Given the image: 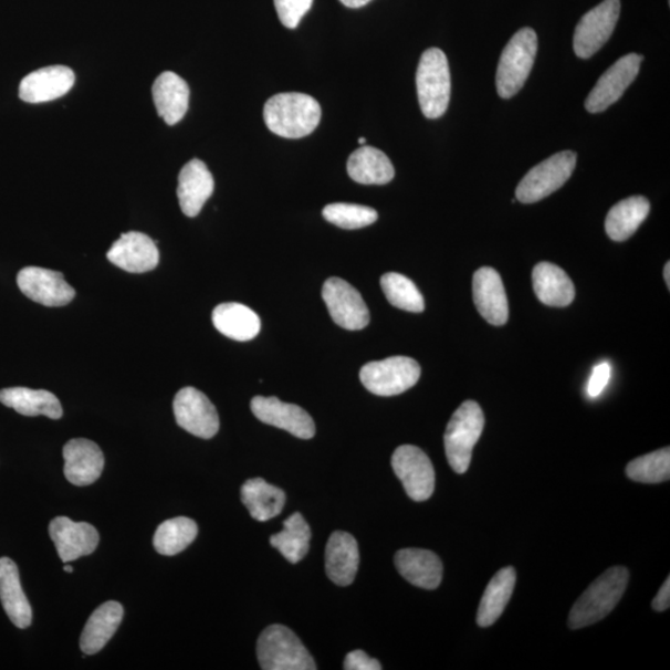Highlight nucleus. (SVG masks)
Returning a JSON list of instances; mask_svg holds the SVG:
<instances>
[{
    "instance_id": "nucleus-1",
    "label": "nucleus",
    "mask_w": 670,
    "mask_h": 670,
    "mask_svg": "<svg viewBox=\"0 0 670 670\" xmlns=\"http://www.w3.org/2000/svg\"><path fill=\"white\" fill-rule=\"evenodd\" d=\"M322 108L316 98L289 93L272 96L263 107V119L272 134L297 139L310 136L320 125Z\"/></svg>"
},
{
    "instance_id": "nucleus-2",
    "label": "nucleus",
    "mask_w": 670,
    "mask_h": 670,
    "mask_svg": "<svg viewBox=\"0 0 670 670\" xmlns=\"http://www.w3.org/2000/svg\"><path fill=\"white\" fill-rule=\"evenodd\" d=\"M629 580L624 566L608 568L582 595L568 616V626L580 629L600 622L621 600Z\"/></svg>"
},
{
    "instance_id": "nucleus-3",
    "label": "nucleus",
    "mask_w": 670,
    "mask_h": 670,
    "mask_svg": "<svg viewBox=\"0 0 670 670\" xmlns=\"http://www.w3.org/2000/svg\"><path fill=\"white\" fill-rule=\"evenodd\" d=\"M419 103L425 117L440 118L449 108L451 74L449 60L442 50L431 48L422 54L416 73Z\"/></svg>"
},
{
    "instance_id": "nucleus-4",
    "label": "nucleus",
    "mask_w": 670,
    "mask_h": 670,
    "mask_svg": "<svg viewBox=\"0 0 670 670\" xmlns=\"http://www.w3.org/2000/svg\"><path fill=\"white\" fill-rule=\"evenodd\" d=\"M484 429V415L475 401H465L452 415L444 433V450L451 469L463 474L470 469L474 446Z\"/></svg>"
},
{
    "instance_id": "nucleus-5",
    "label": "nucleus",
    "mask_w": 670,
    "mask_h": 670,
    "mask_svg": "<svg viewBox=\"0 0 670 670\" xmlns=\"http://www.w3.org/2000/svg\"><path fill=\"white\" fill-rule=\"evenodd\" d=\"M536 53L537 36L532 28H523L513 35L496 70V91L502 98H512L520 93L532 73Z\"/></svg>"
},
{
    "instance_id": "nucleus-6",
    "label": "nucleus",
    "mask_w": 670,
    "mask_h": 670,
    "mask_svg": "<svg viewBox=\"0 0 670 670\" xmlns=\"http://www.w3.org/2000/svg\"><path fill=\"white\" fill-rule=\"evenodd\" d=\"M258 657L263 670H314L316 662L290 628L272 625L258 642Z\"/></svg>"
},
{
    "instance_id": "nucleus-7",
    "label": "nucleus",
    "mask_w": 670,
    "mask_h": 670,
    "mask_svg": "<svg viewBox=\"0 0 670 670\" xmlns=\"http://www.w3.org/2000/svg\"><path fill=\"white\" fill-rule=\"evenodd\" d=\"M576 161L577 156L572 150L561 151L542 161L541 165L526 172L516 188V199L524 205H533V202L549 197L570 179Z\"/></svg>"
},
{
    "instance_id": "nucleus-8",
    "label": "nucleus",
    "mask_w": 670,
    "mask_h": 670,
    "mask_svg": "<svg viewBox=\"0 0 670 670\" xmlns=\"http://www.w3.org/2000/svg\"><path fill=\"white\" fill-rule=\"evenodd\" d=\"M420 375L418 362L408 357H391L365 364L360 370V380L374 395L395 396L415 387Z\"/></svg>"
},
{
    "instance_id": "nucleus-9",
    "label": "nucleus",
    "mask_w": 670,
    "mask_h": 670,
    "mask_svg": "<svg viewBox=\"0 0 670 670\" xmlns=\"http://www.w3.org/2000/svg\"><path fill=\"white\" fill-rule=\"evenodd\" d=\"M391 464L412 501L430 500L435 491L436 474L428 454L419 447L404 444L394 452Z\"/></svg>"
},
{
    "instance_id": "nucleus-10",
    "label": "nucleus",
    "mask_w": 670,
    "mask_h": 670,
    "mask_svg": "<svg viewBox=\"0 0 670 670\" xmlns=\"http://www.w3.org/2000/svg\"><path fill=\"white\" fill-rule=\"evenodd\" d=\"M619 13H621L619 0H604L600 6L587 12L575 29V54L582 59L595 55L614 34Z\"/></svg>"
},
{
    "instance_id": "nucleus-11",
    "label": "nucleus",
    "mask_w": 670,
    "mask_h": 670,
    "mask_svg": "<svg viewBox=\"0 0 670 670\" xmlns=\"http://www.w3.org/2000/svg\"><path fill=\"white\" fill-rule=\"evenodd\" d=\"M322 296L327 304L332 320L339 327L360 331L368 326L370 313L362 294L350 283L332 278L324 283Z\"/></svg>"
},
{
    "instance_id": "nucleus-12",
    "label": "nucleus",
    "mask_w": 670,
    "mask_h": 670,
    "mask_svg": "<svg viewBox=\"0 0 670 670\" xmlns=\"http://www.w3.org/2000/svg\"><path fill=\"white\" fill-rule=\"evenodd\" d=\"M177 423L200 439H211L220 428L216 406L196 388L181 389L172 402Z\"/></svg>"
},
{
    "instance_id": "nucleus-13",
    "label": "nucleus",
    "mask_w": 670,
    "mask_h": 670,
    "mask_svg": "<svg viewBox=\"0 0 670 670\" xmlns=\"http://www.w3.org/2000/svg\"><path fill=\"white\" fill-rule=\"evenodd\" d=\"M642 61L643 56L639 54H628L617 60L597 81L590 95L586 98V109L590 114H600L617 103L636 80Z\"/></svg>"
},
{
    "instance_id": "nucleus-14",
    "label": "nucleus",
    "mask_w": 670,
    "mask_h": 670,
    "mask_svg": "<svg viewBox=\"0 0 670 670\" xmlns=\"http://www.w3.org/2000/svg\"><path fill=\"white\" fill-rule=\"evenodd\" d=\"M18 286L29 300L46 307H63L75 299V290L63 273L30 266L18 273Z\"/></svg>"
},
{
    "instance_id": "nucleus-15",
    "label": "nucleus",
    "mask_w": 670,
    "mask_h": 670,
    "mask_svg": "<svg viewBox=\"0 0 670 670\" xmlns=\"http://www.w3.org/2000/svg\"><path fill=\"white\" fill-rule=\"evenodd\" d=\"M251 410L261 422L275 426L299 439L310 440L316 435V425L311 415L299 405L255 396L251 401Z\"/></svg>"
},
{
    "instance_id": "nucleus-16",
    "label": "nucleus",
    "mask_w": 670,
    "mask_h": 670,
    "mask_svg": "<svg viewBox=\"0 0 670 670\" xmlns=\"http://www.w3.org/2000/svg\"><path fill=\"white\" fill-rule=\"evenodd\" d=\"M107 259L127 272L145 273L157 268L159 251L156 241L146 233L130 231L121 235L112 245Z\"/></svg>"
},
{
    "instance_id": "nucleus-17",
    "label": "nucleus",
    "mask_w": 670,
    "mask_h": 670,
    "mask_svg": "<svg viewBox=\"0 0 670 670\" xmlns=\"http://www.w3.org/2000/svg\"><path fill=\"white\" fill-rule=\"evenodd\" d=\"M75 74L63 65L39 69L22 80L19 97L28 104H44L63 97L75 85Z\"/></svg>"
},
{
    "instance_id": "nucleus-18",
    "label": "nucleus",
    "mask_w": 670,
    "mask_h": 670,
    "mask_svg": "<svg viewBox=\"0 0 670 670\" xmlns=\"http://www.w3.org/2000/svg\"><path fill=\"white\" fill-rule=\"evenodd\" d=\"M49 533L61 561L64 563L74 562L81 556L93 554L100 542L95 526L88 523L73 522L66 516L55 517L50 523Z\"/></svg>"
},
{
    "instance_id": "nucleus-19",
    "label": "nucleus",
    "mask_w": 670,
    "mask_h": 670,
    "mask_svg": "<svg viewBox=\"0 0 670 670\" xmlns=\"http://www.w3.org/2000/svg\"><path fill=\"white\" fill-rule=\"evenodd\" d=\"M473 300L481 316L493 326H504L510 318L504 284L495 270L482 268L474 273Z\"/></svg>"
},
{
    "instance_id": "nucleus-20",
    "label": "nucleus",
    "mask_w": 670,
    "mask_h": 670,
    "mask_svg": "<svg viewBox=\"0 0 670 670\" xmlns=\"http://www.w3.org/2000/svg\"><path fill=\"white\" fill-rule=\"evenodd\" d=\"M64 473L70 483L78 486L95 483L105 467L100 447L86 439H75L64 446Z\"/></svg>"
},
{
    "instance_id": "nucleus-21",
    "label": "nucleus",
    "mask_w": 670,
    "mask_h": 670,
    "mask_svg": "<svg viewBox=\"0 0 670 670\" xmlns=\"http://www.w3.org/2000/svg\"><path fill=\"white\" fill-rule=\"evenodd\" d=\"M216 182L205 161L192 159L182 167L178 178V199L185 216L196 218L214 192Z\"/></svg>"
},
{
    "instance_id": "nucleus-22",
    "label": "nucleus",
    "mask_w": 670,
    "mask_h": 670,
    "mask_svg": "<svg viewBox=\"0 0 670 670\" xmlns=\"http://www.w3.org/2000/svg\"><path fill=\"white\" fill-rule=\"evenodd\" d=\"M395 565L405 580L426 590H435L442 582V562L430 551L402 549L396 553Z\"/></svg>"
},
{
    "instance_id": "nucleus-23",
    "label": "nucleus",
    "mask_w": 670,
    "mask_h": 670,
    "mask_svg": "<svg viewBox=\"0 0 670 670\" xmlns=\"http://www.w3.org/2000/svg\"><path fill=\"white\" fill-rule=\"evenodd\" d=\"M155 105L160 118L166 124L175 126L185 118L189 107V86L185 80L175 73L160 74L151 87Z\"/></svg>"
},
{
    "instance_id": "nucleus-24",
    "label": "nucleus",
    "mask_w": 670,
    "mask_h": 670,
    "mask_svg": "<svg viewBox=\"0 0 670 670\" xmlns=\"http://www.w3.org/2000/svg\"><path fill=\"white\" fill-rule=\"evenodd\" d=\"M359 547L349 533L335 532L326 547V572L334 584L349 586L357 576Z\"/></svg>"
},
{
    "instance_id": "nucleus-25",
    "label": "nucleus",
    "mask_w": 670,
    "mask_h": 670,
    "mask_svg": "<svg viewBox=\"0 0 670 670\" xmlns=\"http://www.w3.org/2000/svg\"><path fill=\"white\" fill-rule=\"evenodd\" d=\"M0 600L10 621L18 628L32 625V606L20 584L18 566L9 557L0 558Z\"/></svg>"
},
{
    "instance_id": "nucleus-26",
    "label": "nucleus",
    "mask_w": 670,
    "mask_h": 670,
    "mask_svg": "<svg viewBox=\"0 0 670 670\" xmlns=\"http://www.w3.org/2000/svg\"><path fill=\"white\" fill-rule=\"evenodd\" d=\"M536 297L546 306L566 307L575 299V287L567 273L551 262L537 263L533 271Z\"/></svg>"
},
{
    "instance_id": "nucleus-27",
    "label": "nucleus",
    "mask_w": 670,
    "mask_h": 670,
    "mask_svg": "<svg viewBox=\"0 0 670 670\" xmlns=\"http://www.w3.org/2000/svg\"><path fill=\"white\" fill-rule=\"evenodd\" d=\"M348 175L359 185L384 186L395 177L391 160L378 148L364 146L355 151L348 159Z\"/></svg>"
},
{
    "instance_id": "nucleus-28",
    "label": "nucleus",
    "mask_w": 670,
    "mask_h": 670,
    "mask_svg": "<svg viewBox=\"0 0 670 670\" xmlns=\"http://www.w3.org/2000/svg\"><path fill=\"white\" fill-rule=\"evenodd\" d=\"M212 323L226 337L249 342L258 337L261 321L255 312L240 303H221L212 312Z\"/></svg>"
},
{
    "instance_id": "nucleus-29",
    "label": "nucleus",
    "mask_w": 670,
    "mask_h": 670,
    "mask_svg": "<svg viewBox=\"0 0 670 670\" xmlns=\"http://www.w3.org/2000/svg\"><path fill=\"white\" fill-rule=\"evenodd\" d=\"M124 618V607L115 601L101 605L91 615L81 636L80 646L85 655H95L103 649L117 631Z\"/></svg>"
},
{
    "instance_id": "nucleus-30",
    "label": "nucleus",
    "mask_w": 670,
    "mask_h": 670,
    "mask_svg": "<svg viewBox=\"0 0 670 670\" xmlns=\"http://www.w3.org/2000/svg\"><path fill=\"white\" fill-rule=\"evenodd\" d=\"M0 402L24 416L43 415L53 420H59L63 416V408H61L59 399L46 390L3 389L0 390Z\"/></svg>"
},
{
    "instance_id": "nucleus-31",
    "label": "nucleus",
    "mask_w": 670,
    "mask_h": 670,
    "mask_svg": "<svg viewBox=\"0 0 670 670\" xmlns=\"http://www.w3.org/2000/svg\"><path fill=\"white\" fill-rule=\"evenodd\" d=\"M651 205L645 197H631L608 211L605 230L608 238L614 241H626L634 235L647 219Z\"/></svg>"
},
{
    "instance_id": "nucleus-32",
    "label": "nucleus",
    "mask_w": 670,
    "mask_h": 670,
    "mask_svg": "<svg viewBox=\"0 0 670 670\" xmlns=\"http://www.w3.org/2000/svg\"><path fill=\"white\" fill-rule=\"evenodd\" d=\"M516 574L512 566H506L496 573L482 596L477 624L490 627L500 619L514 592Z\"/></svg>"
},
{
    "instance_id": "nucleus-33",
    "label": "nucleus",
    "mask_w": 670,
    "mask_h": 670,
    "mask_svg": "<svg viewBox=\"0 0 670 670\" xmlns=\"http://www.w3.org/2000/svg\"><path fill=\"white\" fill-rule=\"evenodd\" d=\"M241 501L253 520L266 522L278 516L286 504V493L262 479L249 480L241 489Z\"/></svg>"
},
{
    "instance_id": "nucleus-34",
    "label": "nucleus",
    "mask_w": 670,
    "mask_h": 670,
    "mask_svg": "<svg viewBox=\"0 0 670 670\" xmlns=\"http://www.w3.org/2000/svg\"><path fill=\"white\" fill-rule=\"evenodd\" d=\"M311 527L300 513L292 514L283 523V531L272 535L270 544L291 564H297L308 554Z\"/></svg>"
},
{
    "instance_id": "nucleus-35",
    "label": "nucleus",
    "mask_w": 670,
    "mask_h": 670,
    "mask_svg": "<svg viewBox=\"0 0 670 670\" xmlns=\"http://www.w3.org/2000/svg\"><path fill=\"white\" fill-rule=\"evenodd\" d=\"M197 535V523L189 517L178 516L158 526L154 544L160 555L172 556L186 551Z\"/></svg>"
},
{
    "instance_id": "nucleus-36",
    "label": "nucleus",
    "mask_w": 670,
    "mask_h": 670,
    "mask_svg": "<svg viewBox=\"0 0 670 670\" xmlns=\"http://www.w3.org/2000/svg\"><path fill=\"white\" fill-rule=\"evenodd\" d=\"M385 297L394 307L406 312L421 313L425 310V301L416 284L400 273H385L380 280Z\"/></svg>"
},
{
    "instance_id": "nucleus-37",
    "label": "nucleus",
    "mask_w": 670,
    "mask_h": 670,
    "mask_svg": "<svg viewBox=\"0 0 670 670\" xmlns=\"http://www.w3.org/2000/svg\"><path fill=\"white\" fill-rule=\"evenodd\" d=\"M629 480L639 483H662L670 477V450H658L629 462L626 469Z\"/></svg>"
},
{
    "instance_id": "nucleus-38",
    "label": "nucleus",
    "mask_w": 670,
    "mask_h": 670,
    "mask_svg": "<svg viewBox=\"0 0 670 670\" xmlns=\"http://www.w3.org/2000/svg\"><path fill=\"white\" fill-rule=\"evenodd\" d=\"M323 217L335 227L355 230L371 226L378 220V212L369 207L335 202L323 209Z\"/></svg>"
},
{
    "instance_id": "nucleus-39",
    "label": "nucleus",
    "mask_w": 670,
    "mask_h": 670,
    "mask_svg": "<svg viewBox=\"0 0 670 670\" xmlns=\"http://www.w3.org/2000/svg\"><path fill=\"white\" fill-rule=\"evenodd\" d=\"M313 0H275V8L281 23L289 29H296L304 15L312 8Z\"/></svg>"
},
{
    "instance_id": "nucleus-40",
    "label": "nucleus",
    "mask_w": 670,
    "mask_h": 670,
    "mask_svg": "<svg viewBox=\"0 0 670 670\" xmlns=\"http://www.w3.org/2000/svg\"><path fill=\"white\" fill-rule=\"evenodd\" d=\"M611 378V367L608 363L598 364L594 368L590 380H588L587 394L590 398H597L607 387Z\"/></svg>"
},
{
    "instance_id": "nucleus-41",
    "label": "nucleus",
    "mask_w": 670,
    "mask_h": 670,
    "mask_svg": "<svg viewBox=\"0 0 670 670\" xmlns=\"http://www.w3.org/2000/svg\"><path fill=\"white\" fill-rule=\"evenodd\" d=\"M345 670H380L381 664L377 659L370 658L363 651H353L344 661Z\"/></svg>"
},
{
    "instance_id": "nucleus-42",
    "label": "nucleus",
    "mask_w": 670,
    "mask_h": 670,
    "mask_svg": "<svg viewBox=\"0 0 670 670\" xmlns=\"http://www.w3.org/2000/svg\"><path fill=\"white\" fill-rule=\"evenodd\" d=\"M670 606V578L668 577L661 590L658 592L652 603L653 610L657 613L667 611Z\"/></svg>"
},
{
    "instance_id": "nucleus-43",
    "label": "nucleus",
    "mask_w": 670,
    "mask_h": 670,
    "mask_svg": "<svg viewBox=\"0 0 670 670\" xmlns=\"http://www.w3.org/2000/svg\"><path fill=\"white\" fill-rule=\"evenodd\" d=\"M369 2H371V0H341V3L348 8H362Z\"/></svg>"
},
{
    "instance_id": "nucleus-44",
    "label": "nucleus",
    "mask_w": 670,
    "mask_h": 670,
    "mask_svg": "<svg viewBox=\"0 0 670 670\" xmlns=\"http://www.w3.org/2000/svg\"><path fill=\"white\" fill-rule=\"evenodd\" d=\"M664 280L668 284V289H670V263L667 262V265L664 268Z\"/></svg>"
},
{
    "instance_id": "nucleus-45",
    "label": "nucleus",
    "mask_w": 670,
    "mask_h": 670,
    "mask_svg": "<svg viewBox=\"0 0 670 670\" xmlns=\"http://www.w3.org/2000/svg\"><path fill=\"white\" fill-rule=\"evenodd\" d=\"M64 572H66V573H73L74 572V567L70 566V565H66V566H64Z\"/></svg>"
},
{
    "instance_id": "nucleus-46",
    "label": "nucleus",
    "mask_w": 670,
    "mask_h": 670,
    "mask_svg": "<svg viewBox=\"0 0 670 670\" xmlns=\"http://www.w3.org/2000/svg\"><path fill=\"white\" fill-rule=\"evenodd\" d=\"M359 144H360V145H365V144H367V139H365V138H359Z\"/></svg>"
}]
</instances>
